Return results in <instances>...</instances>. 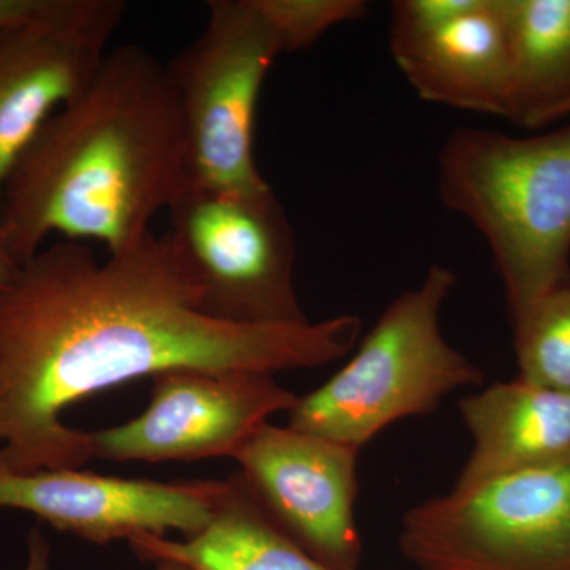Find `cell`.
I'll return each mask as SVG.
<instances>
[{"label":"cell","mask_w":570,"mask_h":570,"mask_svg":"<svg viewBox=\"0 0 570 570\" xmlns=\"http://www.w3.org/2000/svg\"><path fill=\"white\" fill-rule=\"evenodd\" d=\"M354 314L299 325H234L202 313V291L168 234L99 261L78 242L43 247L0 288V459L20 474L78 469L89 433L62 422L94 393L168 370H307L354 351Z\"/></svg>","instance_id":"6da1fadb"},{"label":"cell","mask_w":570,"mask_h":570,"mask_svg":"<svg viewBox=\"0 0 570 570\" xmlns=\"http://www.w3.org/2000/svg\"><path fill=\"white\" fill-rule=\"evenodd\" d=\"M186 186V141L167 67L138 45H122L11 168L0 236L20 266L55 234L121 253Z\"/></svg>","instance_id":"7a4b0ae2"},{"label":"cell","mask_w":570,"mask_h":570,"mask_svg":"<svg viewBox=\"0 0 570 570\" xmlns=\"http://www.w3.org/2000/svg\"><path fill=\"white\" fill-rule=\"evenodd\" d=\"M438 194L485 238L513 326L570 283V124L532 137L453 130Z\"/></svg>","instance_id":"3957f363"},{"label":"cell","mask_w":570,"mask_h":570,"mask_svg":"<svg viewBox=\"0 0 570 570\" xmlns=\"http://www.w3.org/2000/svg\"><path fill=\"white\" fill-rule=\"evenodd\" d=\"M455 285L452 269L431 266L385 307L346 365L296 400L287 426L362 450L393 423L431 414L456 390L482 384L483 371L441 332Z\"/></svg>","instance_id":"277c9868"},{"label":"cell","mask_w":570,"mask_h":570,"mask_svg":"<svg viewBox=\"0 0 570 570\" xmlns=\"http://www.w3.org/2000/svg\"><path fill=\"white\" fill-rule=\"evenodd\" d=\"M281 55L254 0H214L204 31L165 66L181 115L189 186L234 193L269 186L255 164V112Z\"/></svg>","instance_id":"5b68a950"},{"label":"cell","mask_w":570,"mask_h":570,"mask_svg":"<svg viewBox=\"0 0 570 570\" xmlns=\"http://www.w3.org/2000/svg\"><path fill=\"white\" fill-rule=\"evenodd\" d=\"M167 232L202 291V313L234 325L309 322L295 285L294 228L272 187L250 193L189 186Z\"/></svg>","instance_id":"8992f818"},{"label":"cell","mask_w":570,"mask_h":570,"mask_svg":"<svg viewBox=\"0 0 570 570\" xmlns=\"http://www.w3.org/2000/svg\"><path fill=\"white\" fill-rule=\"evenodd\" d=\"M400 549L419 570H570V461L420 502Z\"/></svg>","instance_id":"52a82bcc"},{"label":"cell","mask_w":570,"mask_h":570,"mask_svg":"<svg viewBox=\"0 0 570 570\" xmlns=\"http://www.w3.org/2000/svg\"><path fill=\"white\" fill-rule=\"evenodd\" d=\"M148 407L122 425L89 433L92 455L110 461H197L234 456L298 396L261 371L168 370L151 377Z\"/></svg>","instance_id":"ba28073f"},{"label":"cell","mask_w":570,"mask_h":570,"mask_svg":"<svg viewBox=\"0 0 570 570\" xmlns=\"http://www.w3.org/2000/svg\"><path fill=\"white\" fill-rule=\"evenodd\" d=\"M358 453L266 422L232 459L258 504L296 546L330 570H358Z\"/></svg>","instance_id":"9c48e42d"},{"label":"cell","mask_w":570,"mask_h":570,"mask_svg":"<svg viewBox=\"0 0 570 570\" xmlns=\"http://www.w3.org/2000/svg\"><path fill=\"white\" fill-rule=\"evenodd\" d=\"M126 10L122 0H52L0 31V195L41 127L96 77Z\"/></svg>","instance_id":"30bf717a"},{"label":"cell","mask_w":570,"mask_h":570,"mask_svg":"<svg viewBox=\"0 0 570 570\" xmlns=\"http://www.w3.org/2000/svg\"><path fill=\"white\" fill-rule=\"evenodd\" d=\"M223 480L154 482L78 469L20 474L0 459V509L22 510L97 546L137 535L183 538L208 527Z\"/></svg>","instance_id":"8fae6325"},{"label":"cell","mask_w":570,"mask_h":570,"mask_svg":"<svg viewBox=\"0 0 570 570\" xmlns=\"http://www.w3.org/2000/svg\"><path fill=\"white\" fill-rule=\"evenodd\" d=\"M459 411L474 445L449 493L570 461L569 393L517 377L464 396Z\"/></svg>","instance_id":"7c38bea8"},{"label":"cell","mask_w":570,"mask_h":570,"mask_svg":"<svg viewBox=\"0 0 570 570\" xmlns=\"http://www.w3.org/2000/svg\"><path fill=\"white\" fill-rule=\"evenodd\" d=\"M392 58L420 99L504 118L510 58L502 0H483L479 9Z\"/></svg>","instance_id":"4fadbf2b"},{"label":"cell","mask_w":570,"mask_h":570,"mask_svg":"<svg viewBox=\"0 0 570 570\" xmlns=\"http://www.w3.org/2000/svg\"><path fill=\"white\" fill-rule=\"evenodd\" d=\"M141 561H178L194 570H330L296 546L262 509L239 472L223 480L213 519L181 540L137 535Z\"/></svg>","instance_id":"5bb4252c"},{"label":"cell","mask_w":570,"mask_h":570,"mask_svg":"<svg viewBox=\"0 0 570 570\" xmlns=\"http://www.w3.org/2000/svg\"><path fill=\"white\" fill-rule=\"evenodd\" d=\"M509 37L504 119L539 130L570 116V0H502Z\"/></svg>","instance_id":"9a60e30c"},{"label":"cell","mask_w":570,"mask_h":570,"mask_svg":"<svg viewBox=\"0 0 570 570\" xmlns=\"http://www.w3.org/2000/svg\"><path fill=\"white\" fill-rule=\"evenodd\" d=\"M513 335L519 379L570 395V283L547 295Z\"/></svg>","instance_id":"2e32d148"},{"label":"cell","mask_w":570,"mask_h":570,"mask_svg":"<svg viewBox=\"0 0 570 570\" xmlns=\"http://www.w3.org/2000/svg\"><path fill=\"white\" fill-rule=\"evenodd\" d=\"M269 22L281 50L295 52L313 47L330 29L360 21L370 11L365 0H254Z\"/></svg>","instance_id":"e0dca14e"},{"label":"cell","mask_w":570,"mask_h":570,"mask_svg":"<svg viewBox=\"0 0 570 570\" xmlns=\"http://www.w3.org/2000/svg\"><path fill=\"white\" fill-rule=\"evenodd\" d=\"M483 0H396L390 6V51L419 43L479 9Z\"/></svg>","instance_id":"ac0fdd59"},{"label":"cell","mask_w":570,"mask_h":570,"mask_svg":"<svg viewBox=\"0 0 570 570\" xmlns=\"http://www.w3.org/2000/svg\"><path fill=\"white\" fill-rule=\"evenodd\" d=\"M52 0H0V31L33 20L50 9Z\"/></svg>","instance_id":"d6986e66"},{"label":"cell","mask_w":570,"mask_h":570,"mask_svg":"<svg viewBox=\"0 0 570 570\" xmlns=\"http://www.w3.org/2000/svg\"><path fill=\"white\" fill-rule=\"evenodd\" d=\"M22 570H51V546L39 528L29 532L28 561Z\"/></svg>","instance_id":"ffe728a7"},{"label":"cell","mask_w":570,"mask_h":570,"mask_svg":"<svg viewBox=\"0 0 570 570\" xmlns=\"http://www.w3.org/2000/svg\"><path fill=\"white\" fill-rule=\"evenodd\" d=\"M20 272V265L11 257L2 236H0V288L9 285Z\"/></svg>","instance_id":"44dd1931"},{"label":"cell","mask_w":570,"mask_h":570,"mask_svg":"<svg viewBox=\"0 0 570 570\" xmlns=\"http://www.w3.org/2000/svg\"><path fill=\"white\" fill-rule=\"evenodd\" d=\"M156 570H194L190 569L189 566L183 564V562L164 560L156 562Z\"/></svg>","instance_id":"7402d4cb"}]
</instances>
